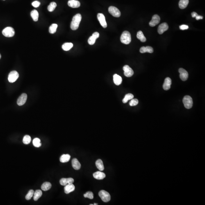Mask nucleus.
<instances>
[{"label": "nucleus", "mask_w": 205, "mask_h": 205, "mask_svg": "<svg viewBox=\"0 0 205 205\" xmlns=\"http://www.w3.org/2000/svg\"><path fill=\"white\" fill-rule=\"evenodd\" d=\"M81 19L82 16L79 13L77 14L74 16L70 25V27L72 30L75 31L78 29Z\"/></svg>", "instance_id": "f257e3e1"}, {"label": "nucleus", "mask_w": 205, "mask_h": 205, "mask_svg": "<svg viewBox=\"0 0 205 205\" xmlns=\"http://www.w3.org/2000/svg\"><path fill=\"white\" fill-rule=\"evenodd\" d=\"M131 35L130 33L127 31H125L121 36V42L123 43L128 45L131 42Z\"/></svg>", "instance_id": "f03ea898"}, {"label": "nucleus", "mask_w": 205, "mask_h": 205, "mask_svg": "<svg viewBox=\"0 0 205 205\" xmlns=\"http://www.w3.org/2000/svg\"><path fill=\"white\" fill-rule=\"evenodd\" d=\"M184 105L186 108L189 109L191 108L193 105V101L192 98L189 95L185 96L183 100Z\"/></svg>", "instance_id": "7ed1b4c3"}, {"label": "nucleus", "mask_w": 205, "mask_h": 205, "mask_svg": "<svg viewBox=\"0 0 205 205\" xmlns=\"http://www.w3.org/2000/svg\"><path fill=\"white\" fill-rule=\"evenodd\" d=\"M99 196L103 202H107L110 200V196L108 192L105 190H101L99 193Z\"/></svg>", "instance_id": "20e7f679"}, {"label": "nucleus", "mask_w": 205, "mask_h": 205, "mask_svg": "<svg viewBox=\"0 0 205 205\" xmlns=\"http://www.w3.org/2000/svg\"><path fill=\"white\" fill-rule=\"evenodd\" d=\"M2 33L4 36L7 37H13L15 33L14 29L10 27H6L3 30Z\"/></svg>", "instance_id": "39448f33"}, {"label": "nucleus", "mask_w": 205, "mask_h": 205, "mask_svg": "<svg viewBox=\"0 0 205 205\" xmlns=\"http://www.w3.org/2000/svg\"><path fill=\"white\" fill-rule=\"evenodd\" d=\"M19 75L18 72L16 71H13L10 72L8 75V80L11 83H14L16 81L18 78Z\"/></svg>", "instance_id": "423d86ee"}, {"label": "nucleus", "mask_w": 205, "mask_h": 205, "mask_svg": "<svg viewBox=\"0 0 205 205\" xmlns=\"http://www.w3.org/2000/svg\"><path fill=\"white\" fill-rule=\"evenodd\" d=\"M108 11L112 15L115 17H119L121 13L118 8L114 6H110L108 8Z\"/></svg>", "instance_id": "0eeeda50"}, {"label": "nucleus", "mask_w": 205, "mask_h": 205, "mask_svg": "<svg viewBox=\"0 0 205 205\" xmlns=\"http://www.w3.org/2000/svg\"><path fill=\"white\" fill-rule=\"evenodd\" d=\"M123 70L124 71V75L126 77H130L133 75V71L128 65H125L123 67Z\"/></svg>", "instance_id": "6e6552de"}, {"label": "nucleus", "mask_w": 205, "mask_h": 205, "mask_svg": "<svg viewBox=\"0 0 205 205\" xmlns=\"http://www.w3.org/2000/svg\"><path fill=\"white\" fill-rule=\"evenodd\" d=\"M180 73V77L181 80L183 81H185L189 77V74L185 69L183 68H180L179 70Z\"/></svg>", "instance_id": "1a4fd4ad"}, {"label": "nucleus", "mask_w": 205, "mask_h": 205, "mask_svg": "<svg viewBox=\"0 0 205 205\" xmlns=\"http://www.w3.org/2000/svg\"><path fill=\"white\" fill-rule=\"evenodd\" d=\"M97 18L101 26L103 27V28H106L107 24L104 15L102 13H98L97 15Z\"/></svg>", "instance_id": "9d476101"}, {"label": "nucleus", "mask_w": 205, "mask_h": 205, "mask_svg": "<svg viewBox=\"0 0 205 205\" xmlns=\"http://www.w3.org/2000/svg\"><path fill=\"white\" fill-rule=\"evenodd\" d=\"M160 18L157 15H155L152 17V19L149 22L150 26L151 27H154L157 25L160 22Z\"/></svg>", "instance_id": "9b49d317"}, {"label": "nucleus", "mask_w": 205, "mask_h": 205, "mask_svg": "<svg viewBox=\"0 0 205 205\" xmlns=\"http://www.w3.org/2000/svg\"><path fill=\"white\" fill-rule=\"evenodd\" d=\"M169 26L166 22L161 24L158 27V32L160 34H162L165 31L168 30Z\"/></svg>", "instance_id": "f8f14e48"}, {"label": "nucleus", "mask_w": 205, "mask_h": 205, "mask_svg": "<svg viewBox=\"0 0 205 205\" xmlns=\"http://www.w3.org/2000/svg\"><path fill=\"white\" fill-rule=\"evenodd\" d=\"M99 33L98 32H95L93 33L92 36L90 37L89 38L88 42L89 45H93L95 42L96 40L99 37Z\"/></svg>", "instance_id": "ddd939ff"}, {"label": "nucleus", "mask_w": 205, "mask_h": 205, "mask_svg": "<svg viewBox=\"0 0 205 205\" xmlns=\"http://www.w3.org/2000/svg\"><path fill=\"white\" fill-rule=\"evenodd\" d=\"M27 99V95L26 94H22L19 97L17 100V104L19 106H22L25 104Z\"/></svg>", "instance_id": "4468645a"}, {"label": "nucleus", "mask_w": 205, "mask_h": 205, "mask_svg": "<svg viewBox=\"0 0 205 205\" xmlns=\"http://www.w3.org/2000/svg\"><path fill=\"white\" fill-rule=\"evenodd\" d=\"M171 83H172V81L171 78L169 77L166 78L165 79L164 83L163 85V88L164 90H168L170 89Z\"/></svg>", "instance_id": "2eb2a0df"}, {"label": "nucleus", "mask_w": 205, "mask_h": 205, "mask_svg": "<svg viewBox=\"0 0 205 205\" xmlns=\"http://www.w3.org/2000/svg\"><path fill=\"white\" fill-rule=\"evenodd\" d=\"M68 5L73 8H77L80 7V2L77 0H69L68 1Z\"/></svg>", "instance_id": "dca6fc26"}, {"label": "nucleus", "mask_w": 205, "mask_h": 205, "mask_svg": "<svg viewBox=\"0 0 205 205\" xmlns=\"http://www.w3.org/2000/svg\"><path fill=\"white\" fill-rule=\"evenodd\" d=\"M74 181V179L72 178H62L60 180V183L62 185L65 186L68 184H73Z\"/></svg>", "instance_id": "f3484780"}, {"label": "nucleus", "mask_w": 205, "mask_h": 205, "mask_svg": "<svg viewBox=\"0 0 205 205\" xmlns=\"http://www.w3.org/2000/svg\"><path fill=\"white\" fill-rule=\"evenodd\" d=\"M75 189V187L73 184H68L66 185L64 187V191L66 194H68L71 192H73Z\"/></svg>", "instance_id": "a211bd4d"}, {"label": "nucleus", "mask_w": 205, "mask_h": 205, "mask_svg": "<svg viewBox=\"0 0 205 205\" xmlns=\"http://www.w3.org/2000/svg\"><path fill=\"white\" fill-rule=\"evenodd\" d=\"M94 178L97 180H102L106 177V175L104 173L101 171H97L93 173Z\"/></svg>", "instance_id": "6ab92c4d"}, {"label": "nucleus", "mask_w": 205, "mask_h": 205, "mask_svg": "<svg viewBox=\"0 0 205 205\" xmlns=\"http://www.w3.org/2000/svg\"><path fill=\"white\" fill-rule=\"evenodd\" d=\"M72 163V167L75 170H79L81 168V164L77 159L76 158L73 159Z\"/></svg>", "instance_id": "aec40b11"}, {"label": "nucleus", "mask_w": 205, "mask_h": 205, "mask_svg": "<svg viewBox=\"0 0 205 205\" xmlns=\"http://www.w3.org/2000/svg\"><path fill=\"white\" fill-rule=\"evenodd\" d=\"M153 48L152 47L150 46L142 47L140 49V52L141 53H153Z\"/></svg>", "instance_id": "412c9836"}, {"label": "nucleus", "mask_w": 205, "mask_h": 205, "mask_svg": "<svg viewBox=\"0 0 205 205\" xmlns=\"http://www.w3.org/2000/svg\"><path fill=\"white\" fill-rule=\"evenodd\" d=\"M113 80L114 84L117 85H120L121 84L122 81V77L117 74L114 75Z\"/></svg>", "instance_id": "4be33fe9"}, {"label": "nucleus", "mask_w": 205, "mask_h": 205, "mask_svg": "<svg viewBox=\"0 0 205 205\" xmlns=\"http://www.w3.org/2000/svg\"><path fill=\"white\" fill-rule=\"evenodd\" d=\"M71 156L69 154H63L62 155L60 158V161L62 163H66L68 162L70 159Z\"/></svg>", "instance_id": "5701e85b"}, {"label": "nucleus", "mask_w": 205, "mask_h": 205, "mask_svg": "<svg viewBox=\"0 0 205 205\" xmlns=\"http://www.w3.org/2000/svg\"><path fill=\"white\" fill-rule=\"evenodd\" d=\"M189 3V0H180L179 2V7L182 9L187 7Z\"/></svg>", "instance_id": "b1692460"}, {"label": "nucleus", "mask_w": 205, "mask_h": 205, "mask_svg": "<svg viewBox=\"0 0 205 205\" xmlns=\"http://www.w3.org/2000/svg\"><path fill=\"white\" fill-rule=\"evenodd\" d=\"M96 166L97 168L100 171H103L104 170V166L103 161L101 159H98L96 161L95 163Z\"/></svg>", "instance_id": "393cba45"}, {"label": "nucleus", "mask_w": 205, "mask_h": 205, "mask_svg": "<svg viewBox=\"0 0 205 205\" xmlns=\"http://www.w3.org/2000/svg\"><path fill=\"white\" fill-rule=\"evenodd\" d=\"M52 187L51 184L49 182H45L42 185L41 189L43 191H47L49 190Z\"/></svg>", "instance_id": "a878e982"}, {"label": "nucleus", "mask_w": 205, "mask_h": 205, "mask_svg": "<svg viewBox=\"0 0 205 205\" xmlns=\"http://www.w3.org/2000/svg\"><path fill=\"white\" fill-rule=\"evenodd\" d=\"M31 16L35 21H37L38 20L39 14L37 10H34L31 11Z\"/></svg>", "instance_id": "bb28decb"}, {"label": "nucleus", "mask_w": 205, "mask_h": 205, "mask_svg": "<svg viewBox=\"0 0 205 205\" xmlns=\"http://www.w3.org/2000/svg\"><path fill=\"white\" fill-rule=\"evenodd\" d=\"M42 192L41 190L40 189L36 190L33 194V200L35 201H37L42 196Z\"/></svg>", "instance_id": "cd10ccee"}, {"label": "nucleus", "mask_w": 205, "mask_h": 205, "mask_svg": "<svg viewBox=\"0 0 205 205\" xmlns=\"http://www.w3.org/2000/svg\"><path fill=\"white\" fill-rule=\"evenodd\" d=\"M137 38L142 42H144L146 41V38L141 31H139L137 34Z\"/></svg>", "instance_id": "c85d7f7f"}, {"label": "nucleus", "mask_w": 205, "mask_h": 205, "mask_svg": "<svg viewBox=\"0 0 205 205\" xmlns=\"http://www.w3.org/2000/svg\"><path fill=\"white\" fill-rule=\"evenodd\" d=\"M73 47V44L71 43H66L63 44L62 46V48L65 51H68L70 50Z\"/></svg>", "instance_id": "c756f323"}, {"label": "nucleus", "mask_w": 205, "mask_h": 205, "mask_svg": "<svg viewBox=\"0 0 205 205\" xmlns=\"http://www.w3.org/2000/svg\"><path fill=\"white\" fill-rule=\"evenodd\" d=\"M134 95L131 94H127L125 95L124 99H123V103H126L128 102V100H131L133 99Z\"/></svg>", "instance_id": "7c9ffc66"}, {"label": "nucleus", "mask_w": 205, "mask_h": 205, "mask_svg": "<svg viewBox=\"0 0 205 205\" xmlns=\"http://www.w3.org/2000/svg\"><path fill=\"white\" fill-rule=\"evenodd\" d=\"M58 25L56 24H53L50 26L49 28V32L50 33L53 34L55 33L56 31Z\"/></svg>", "instance_id": "2f4dec72"}, {"label": "nucleus", "mask_w": 205, "mask_h": 205, "mask_svg": "<svg viewBox=\"0 0 205 205\" xmlns=\"http://www.w3.org/2000/svg\"><path fill=\"white\" fill-rule=\"evenodd\" d=\"M33 146L36 147H40L42 145L40 140L38 138H35L33 139Z\"/></svg>", "instance_id": "473e14b6"}, {"label": "nucleus", "mask_w": 205, "mask_h": 205, "mask_svg": "<svg viewBox=\"0 0 205 205\" xmlns=\"http://www.w3.org/2000/svg\"><path fill=\"white\" fill-rule=\"evenodd\" d=\"M57 7V4L55 2H52L50 3L49 5L47 7V9L50 12L53 11L56 7Z\"/></svg>", "instance_id": "72a5a7b5"}, {"label": "nucleus", "mask_w": 205, "mask_h": 205, "mask_svg": "<svg viewBox=\"0 0 205 205\" xmlns=\"http://www.w3.org/2000/svg\"><path fill=\"white\" fill-rule=\"evenodd\" d=\"M31 137L30 136L27 135H25L24 137L22 140L24 144H28L31 142Z\"/></svg>", "instance_id": "f704fd0d"}, {"label": "nucleus", "mask_w": 205, "mask_h": 205, "mask_svg": "<svg viewBox=\"0 0 205 205\" xmlns=\"http://www.w3.org/2000/svg\"><path fill=\"white\" fill-rule=\"evenodd\" d=\"M34 191L33 189H31L29 191L27 195L26 196V199L27 200H29L33 196Z\"/></svg>", "instance_id": "c9c22d12"}, {"label": "nucleus", "mask_w": 205, "mask_h": 205, "mask_svg": "<svg viewBox=\"0 0 205 205\" xmlns=\"http://www.w3.org/2000/svg\"><path fill=\"white\" fill-rule=\"evenodd\" d=\"M84 197L85 198H88L90 199H93L94 198V194L91 191L87 192L85 194H84Z\"/></svg>", "instance_id": "e433bc0d"}, {"label": "nucleus", "mask_w": 205, "mask_h": 205, "mask_svg": "<svg viewBox=\"0 0 205 205\" xmlns=\"http://www.w3.org/2000/svg\"><path fill=\"white\" fill-rule=\"evenodd\" d=\"M139 101L137 99H132L131 100V101L129 103V105L130 106H133L137 105L138 104Z\"/></svg>", "instance_id": "4c0bfd02"}, {"label": "nucleus", "mask_w": 205, "mask_h": 205, "mask_svg": "<svg viewBox=\"0 0 205 205\" xmlns=\"http://www.w3.org/2000/svg\"><path fill=\"white\" fill-rule=\"evenodd\" d=\"M32 5L33 7L35 8H37L39 7L40 5V2L38 1H35L33 2L32 3Z\"/></svg>", "instance_id": "58836bf2"}, {"label": "nucleus", "mask_w": 205, "mask_h": 205, "mask_svg": "<svg viewBox=\"0 0 205 205\" xmlns=\"http://www.w3.org/2000/svg\"><path fill=\"white\" fill-rule=\"evenodd\" d=\"M189 27L188 26L186 25H182L180 26V29L182 30H186L189 29Z\"/></svg>", "instance_id": "ea45409f"}, {"label": "nucleus", "mask_w": 205, "mask_h": 205, "mask_svg": "<svg viewBox=\"0 0 205 205\" xmlns=\"http://www.w3.org/2000/svg\"><path fill=\"white\" fill-rule=\"evenodd\" d=\"M198 15L196 12H193L191 13V16L193 18H195L196 16Z\"/></svg>", "instance_id": "a19ab883"}, {"label": "nucleus", "mask_w": 205, "mask_h": 205, "mask_svg": "<svg viewBox=\"0 0 205 205\" xmlns=\"http://www.w3.org/2000/svg\"><path fill=\"white\" fill-rule=\"evenodd\" d=\"M195 18H196V20H199L202 19L203 17L202 16H200V15H198Z\"/></svg>", "instance_id": "79ce46f5"}, {"label": "nucleus", "mask_w": 205, "mask_h": 205, "mask_svg": "<svg viewBox=\"0 0 205 205\" xmlns=\"http://www.w3.org/2000/svg\"><path fill=\"white\" fill-rule=\"evenodd\" d=\"M94 205H98V204H97V203H94Z\"/></svg>", "instance_id": "37998d69"}, {"label": "nucleus", "mask_w": 205, "mask_h": 205, "mask_svg": "<svg viewBox=\"0 0 205 205\" xmlns=\"http://www.w3.org/2000/svg\"><path fill=\"white\" fill-rule=\"evenodd\" d=\"M1 55H0V58H1Z\"/></svg>", "instance_id": "c03bdc74"}, {"label": "nucleus", "mask_w": 205, "mask_h": 205, "mask_svg": "<svg viewBox=\"0 0 205 205\" xmlns=\"http://www.w3.org/2000/svg\"></svg>", "instance_id": "a18cd8bd"}]
</instances>
